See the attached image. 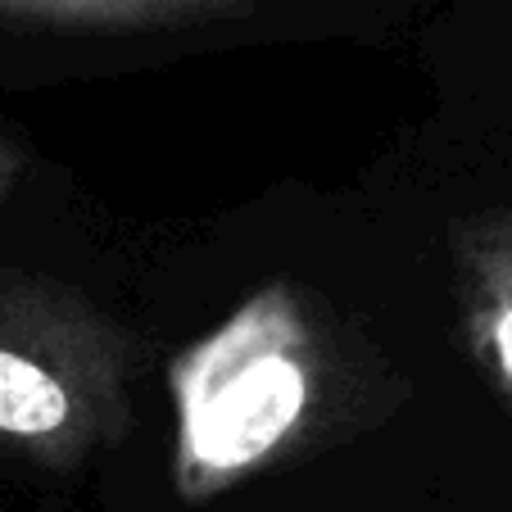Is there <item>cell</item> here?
<instances>
[{"mask_svg":"<svg viewBox=\"0 0 512 512\" xmlns=\"http://www.w3.org/2000/svg\"><path fill=\"white\" fill-rule=\"evenodd\" d=\"M177 490L204 499L263 467L313 404V340L286 286L245 300L173 363Z\"/></svg>","mask_w":512,"mask_h":512,"instance_id":"6da1fadb","label":"cell"},{"mask_svg":"<svg viewBox=\"0 0 512 512\" xmlns=\"http://www.w3.org/2000/svg\"><path fill=\"white\" fill-rule=\"evenodd\" d=\"M127 336L78 290L0 272V440L50 467L127 422Z\"/></svg>","mask_w":512,"mask_h":512,"instance_id":"7a4b0ae2","label":"cell"},{"mask_svg":"<svg viewBox=\"0 0 512 512\" xmlns=\"http://www.w3.org/2000/svg\"><path fill=\"white\" fill-rule=\"evenodd\" d=\"M458 300L476 358L512 404V209L458 227Z\"/></svg>","mask_w":512,"mask_h":512,"instance_id":"3957f363","label":"cell"},{"mask_svg":"<svg viewBox=\"0 0 512 512\" xmlns=\"http://www.w3.org/2000/svg\"><path fill=\"white\" fill-rule=\"evenodd\" d=\"M0 10L127 28V23H182V19H213V14H241L250 10V0H0Z\"/></svg>","mask_w":512,"mask_h":512,"instance_id":"277c9868","label":"cell"},{"mask_svg":"<svg viewBox=\"0 0 512 512\" xmlns=\"http://www.w3.org/2000/svg\"><path fill=\"white\" fill-rule=\"evenodd\" d=\"M10 177H14V155L10 150H0V191L10 186Z\"/></svg>","mask_w":512,"mask_h":512,"instance_id":"5b68a950","label":"cell"}]
</instances>
